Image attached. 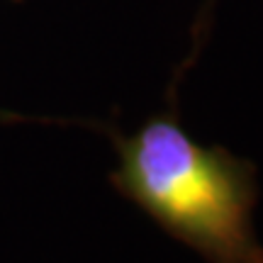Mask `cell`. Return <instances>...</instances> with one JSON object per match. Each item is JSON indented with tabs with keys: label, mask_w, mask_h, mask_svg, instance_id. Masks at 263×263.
Segmentation results:
<instances>
[{
	"label": "cell",
	"mask_w": 263,
	"mask_h": 263,
	"mask_svg": "<svg viewBox=\"0 0 263 263\" xmlns=\"http://www.w3.org/2000/svg\"><path fill=\"white\" fill-rule=\"evenodd\" d=\"M112 141L115 190L168 236L207 263H263L254 229L258 180L251 161L219 144H200L176 110L149 117Z\"/></svg>",
	"instance_id": "1"
}]
</instances>
